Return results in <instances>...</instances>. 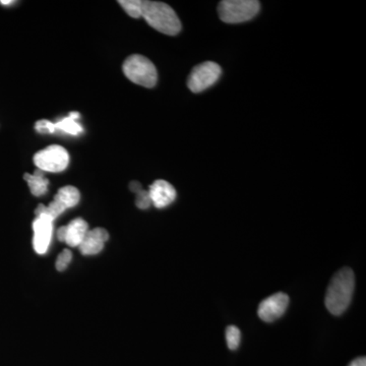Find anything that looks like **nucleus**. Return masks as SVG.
<instances>
[{"instance_id":"412c9836","label":"nucleus","mask_w":366,"mask_h":366,"mask_svg":"<svg viewBox=\"0 0 366 366\" xmlns=\"http://www.w3.org/2000/svg\"><path fill=\"white\" fill-rule=\"evenodd\" d=\"M130 190H132V192H135V194H137V192H139V190H142L141 184H139V183H130Z\"/></svg>"},{"instance_id":"0eeeda50","label":"nucleus","mask_w":366,"mask_h":366,"mask_svg":"<svg viewBox=\"0 0 366 366\" xmlns=\"http://www.w3.org/2000/svg\"><path fill=\"white\" fill-rule=\"evenodd\" d=\"M289 305V297L285 293H276L268 298L264 299L257 310V314L261 321L273 323L280 319Z\"/></svg>"},{"instance_id":"f3484780","label":"nucleus","mask_w":366,"mask_h":366,"mask_svg":"<svg viewBox=\"0 0 366 366\" xmlns=\"http://www.w3.org/2000/svg\"><path fill=\"white\" fill-rule=\"evenodd\" d=\"M72 259V252L68 250H64L63 252L59 254V257H57L56 263H55L56 270H59V272H63V270H66L68 266H70Z\"/></svg>"},{"instance_id":"f03ea898","label":"nucleus","mask_w":366,"mask_h":366,"mask_svg":"<svg viewBox=\"0 0 366 366\" xmlns=\"http://www.w3.org/2000/svg\"><path fill=\"white\" fill-rule=\"evenodd\" d=\"M141 17L155 30L175 36L181 31V23L174 10L168 4L142 0Z\"/></svg>"},{"instance_id":"f8f14e48","label":"nucleus","mask_w":366,"mask_h":366,"mask_svg":"<svg viewBox=\"0 0 366 366\" xmlns=\"http://www.w3.org/2000/svg\"><path fill=\"white\" fill-rule=\"evenodd\" d=\"M24 178L28 183L31 192L35 197H41V195H45L46 192H47L49 181L46 178L45 175H44L43 171L37 169L35 171L34 174L26 173L24 175Z\"/></svg>"},{"instance_id":"423d86ee","label":"nucleus","mask_w":366,"mask_h":366,"mask_svg":"<svg viewBox=\"0 0 366 366\" xmlns=\"http://www.w3.org/2000/svg\"><path fill=\"white\" fill-rule=\"evenodd\" d=\"M222 70L218 64L213 61H206L195 66L188 77V86L194 93H201L207 90L218 81Z\"/></svg>"},{"instance_id":"7ed1b4c3","label":"nucleus","mask_w":366,"mask_h":366,"mask_svg":"<svg viewBox=\"0 0 366 366\" xmlns=\"http://www.w3.org/2000/svg\"><path fill=\"white\" fill-rule=\"evenodd\" d=\"M123 73L130 81L137 85L153 88L158 81L156 68L143 55H130L123 63Z\"/></svg>"},{"instance_id":"f257e3e1","label":"nucleus","mask_w":366,"mask_h":366,"mask_svg":"<svg viewBox=\"0 0 366 366\" xmlns=\"http://www.w3.org/2000/svg\"><path fill=\"white\" fill-rule=\"evenodd\" d=\"M354 288L355 276L351 268H343L335 274L325 299L326 307L333 316H341L349 307Z\"/></svg>"},{"instance_id":"39448f33","label":"nucleus","mask_w":366,"mask_h":366,"mask_svg":"<svg viewBox=\"0 0 366 366\" xmlns=\"http://www.w3.org/2000/svg\"><path fill=\"white\" fill-rule=\"evenodd\" d=\"M34 163L43 172H61L70 163V155L61 146H49L35 155Z\"/></svg>"},{"instance_id":"9d476101","label":"nucleus","mask_w":366,"mask_h":366,"mask_svg":"<svg viewBox=\"0 0 366 366\" xmlns=\"http://www.w3.org/2000/svg\"><path fill=\"white\" fill-rule=\"evenodd\" d=\"M151 201L158 208L168 207L176 199V190L165 181H155L148 190Z\"/></svg>"},{"instance_id":"9b49d317","label":"nucleus","mask_w":366,"mask_h":366,"mask_svg":"<svg viewBox=\"0 0 366 366\" xmlns=\"http://www.w3.org/2000/svg\"><path fill=\"white\" fill-rule=\"evenodd\" d=\"M108 239H109V234L103 228L89 230L85 238L79 244V252L84 256H95L102 252Z\"/></svg>"},{"instance_id":"4be33fe9","label":"nucleus","mask_w":366,"mask_h":366,"mask_svg":"<svg viewBox=\"0 0 366 366\" xmlns=\"http://www.w3.org/2000/svg\"><path fill=\"white\" fill-rule=\"evenodd\" d=\"M13 2L15 1H13V0H1L0 4H2V6H10Z\"/></svg>"},{"instance_id":"dca6fc26","label":"nucleus","mask_w":366,"mask_h":366,"mask_svg":"<svg viewBox=\"0 0 366 366\" xmlns=\"http://www.w3.org/2000/svg\"><path fill=\"white\" fill-rule=\"evenodd\" d=\"M241 333L235 326H229L226 329V342L230 350H236L241 345Z\"/></svg>"},{"instance_id":"aec40b11","label":"nucleus","mask_w":366,"mask_h":366,"mask_svg":"<svg viewBox=\"0 0 366 366\" xmlns=\"http://www.w3.org/2000/svg\"><path fill=\"white\" fill-rule=\"evenodd\" d=\"M348 366H366V358L365 357H358Z\"/></svg>"},{"instance_id":"a211bd4d","label":"nucleus","mask_w":366,"mask_h":366,"mask_svg":"<svg viewBox=\"0 0 366 366\" xmlns=\"http://www.w3.org/2000/svg\"><path fill=\"white\" fill-rule=\"evenodd\" d=\"M135 205H137V208H142V210H146V208H150V206L152 205V201H151L148 192H146V190H143L137 192Z\"/></svg>"},{"instance_id":"ddd939ff","label":"nucleus","mask_w":366,"mask_h":366,"mask_svg":"<svg viewBox=\"0 0 366 366\" xmlns=\"http://www.w3.org/2000/svg\"><path fill=\"white\" fill-rule=\"evenodd\" d=\"M79 119V113L72 112L70 113L68 117H64L61 121H57L54 123L55 130H61V132H66L72 135H77L84 132L81 124L77 123V121Z\"/></svg>"},{"instance_id":"4468645a","label":"nucleus","mask_w":366,"mask_h":366,"mask_svg":"<svg viewBox=\"0 0 366 366\" xmlns=\"http://www.w3.org/2000/svg\"><path fill=\"white\" fill-rule=\"evenodd\" d=\"M54 199L61 201L62 205L66 207V210L70 208L75 207L79 204L81 195H79V190L75 186L68 185L63 186L59 190Z\"/></svg>"},{"instance_id":"2eb2a0df","label":"nucleus","mask_w":366,"mask_h":366,"mask_svg":"<svg viewBox=\"0 0 366 366\" xmlns=\"http://www.w3.org/2000/svg\"><path fill=\"white\" fill-rule=\"evenodd\" d=\"M119 3L130 17L134 19L141 17L142 0H121Z\"/></svg>"},{"instance_id":"1a4fd4ad","label":"nucleus","mask_w":366,"mask_h":366,"mask_svg":"<svg viewBox=\"0 0 366 366\" xmlns=\"http://www.w3.org/2000/svg\"><path fill=\"white\" fill-rule=\"evenodd\" d=\"M88 231L89 225L85 220L77 218L73 220L68 225L59 228L57 231V237L59 241L68 243L72 247H75V246L79 247Z\"/></svg>"},{"instance_id":"6e6552de","label":"nucleus","mask_w":366,"mask_h":366,"mask_svg":"<svg viewBox=\"0 0 366 366\" xmlns=\"http://www.w3.org/2000/svg\"><path fill=\"white\" fill-rule=\"evenodd\" d=\"M53 221L47 215H39L33 223L34 238L33 245L37 254H44L48 250L52 238Z\"/></svg>"},{"instance_id":"6ab92c4d","label":"nucleus","mask_w":366,"mask_h":366,"mask_svg":"<svg viewBox=\"0 0 366 366\" xmlns=\"http://www.w3.org/2000/svg\"><path fill=\"white\" fill-rule=\"evenodd\" d=\"M35 128L40 134H54L56 132L55 130L54 123L53 122L46 121V119H42L36 122L35 124Z\"/></svg>"},{"instance_id":"20e7f679","label":"nucleus","mask_w":366,"mask_h":366,"mask_svg":"<svg viewBox=\"0 0 366 366\" xmlns=\"http://www.w3.org/2000/svg\"><path fill=\"white\" fill-rule=\"evenodd\" d=\"M218 12L224 23H243L256 17L259 12V2L256 0H224L220 2Z\"/></svg>"}]
</instances>
